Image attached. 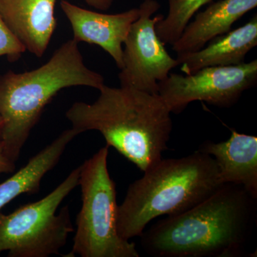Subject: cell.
I'll return each mask as SVG.
<instances>
[{"label": "cell", "instance_id": "obj_1", "mask_svg": "<svg viewBox=\"0 0 257 257\" xmlns=\"http://www.w3.org/2000/svg\"><path fill=\"white\" fill-rule=\"evenodd\" d=\"M256 197L225 184L192 209L145 230L142 248L155 257H239L256 221Z\"/></svg>", "mask_w": 257, "mask_h": 257}, {"label": "cell", "instance_id": "obj_2", "mask_svg": "<svg viewBox=\"0 0 257 257\" xmlns=\"http://www.w3.org/2000/svg\"><path fill=\"white\" fill-rule=\"evenodd\" d=\"M92 104L77 101L66 112L72 128L79 134L95 130L145 172L162 159L172 130L170 109L159 94L134 88L105 84Z\"/></svg>", "mask_w": 257, "mask_h": 257}, {"label": "cell", "instance_id": "obj_3", "mask_svg": "<svg viewBox=\"0 0 257 257\" xmlns=\"http://www.w3.org/2000/svg\"><path fill=\"white\" fill-rule=\"evenodd\" d=\"M144 172L117 207L116 230L127 241L140 236L159 216L182 214L225 184L215 160L200 150L182 158L161 159Z\"/></svg>", "mask_w": 257, "mask_h": 257}, {"label": "cell", "instance_id": "obj_4", "mask_svg": "<svg viewBox=\"0 0 257 257\" xmlns=\"http://www.w3.org/2000/svg\"><path fill=\"white\" fill-rule=\"evenodd\" d=\"M78 42H64L41 67L16 73L0 74V116L3 120L0 143L5 155L16 162L42 111L60 90L84 86L99 89L101 74L85 65Z\"/></svg>", "mask_w": 257, "mask_h": 257}, {"label": "cell", "instance_id": "obj_5", "mask_svg": "<svg viewBox=\"0 0 257 257\" xmlns=\"http://www.w3.org/2000/svg\"><path fill=\"white\" fill-rule=\"evenodd\" d=\"M109 147L106 145L79 166L82 207L67 256H140L136 244L120 237L116 230L118 205L116 185L108 171Z\"/></svg>", "mask_w": 257, "mask_h": 257}, {"label": "cell", "instance_id": "obj_6", "mask_svg": "<svg viewBox=\"0 0 257 257\" xmlns=\"http://www.w3.org/2000/svg\"><path fill=\"white\" fill-rule=\"evenodd\" d=\"M80 167L46 197L18 208L10 214L0 212V253L8 257H48L60 254L74 231L68 206L57 214L61 203L79 184Z\"/></svg>", "mask_w": 257, "mask_h": 257}, {"label": "cell", "instance_id": "obj_7", "mask_svg": "<svg viewBox=\"0 0 257 257\" xmlns=\"http://www.w3.org/2000/svg\"><path fill=\"white\" fill-rule=\"evenodd\" d=\"M256 82L257 60H254L238 65L204 67L189 75L170 74L159 83L158 94L171 113L175 114L195 101L228 108Z\"/></svg>", "mask_w": 257, "mask_h": 257}, {"label": "cell", "instance_id": "obj_8", "mask_svg": "<svg viewBox=\"0 0 257 257\" xmlns=\"http://www.w3.org/2000/svg\"><path fill=\"white\" fill-rule=\"evenodd\" d=\"M160 8L156 0H145L139 8V18L132 24L124 43L120 86L158 94L159 83L179 66L157 35L155 27L164 17L153 15Z\"/></svg>", "mask_w": 257, "mask_h": 257}, {"label": "cell", "instance_id": "obj_9", "mask_svg": "<svg viewBox=\"0 0 257 257\" xmlns=\"http://www.w3.org/2000/svg\"><path fill=\"white\" fill-rule=\"evenodd\" d=\"M60 6L72 26V39L98 45L112 57L118 68H122L123 45L132 24L139 18V8L108 15L83 9L67 0H62Z\"/></svg>", "mask_w": 257, "mask_h": 257}, {"label": "cell", "instance_id": "obj_10", "mask_svg": "<svg viewBox=\"0 0 257 257\" xmlns=\"http://www.w3.org/2000/svg\"><path fill=\"white\" fill-rule=\"evenodd\" d=\"M57 0H0V15L30 53L42 57L57 27Z\"/></svg>", "mask_w": 257, "mask_h": 257}, {"label": "cell", "instance_id": "obj_11", "mask_svg": "<svg viewBox=\"0 0 257 257\" xmlns=\"http://www.w3.org/2000/svg\"><path fill=\"white\" fill-rule=\"evenodd\" d=\"M199 150L215 160L223 184L242 186L257 198V138L231 131L226 141L207 143Z\"/></svg>", "mask_w": 257, "mask_h": 257}, {"label": "cell", "instance_id": "obj_12", "mask_svg": "<svg viewBox=\"0 0 257 257\" xmlns=\"http://www.w3.org/2000/svg\"><path fill=\"white\" fill-rule=\"evenodd\" d=\"M256 45V14L241 28L214 37L201 50L177 55L176 60L181 65V71L189 75L204 67L242 64Z\"/></svg>", "mask_w": 257, "mask_h": 257}, {"label": "cell", "instance_id": "obj_13", "mask_svg": "<svg viewBox=\"0 0 257 257\" xmlns=\"http://www.w3.org/2000/svg\"><path fill=\"white\" fill-rule=\"evenodd\" d=\"M256 6L257 0H219L213 3L196 15L172 45V50L177 55L201 50L214 37L229 32L236 21Z\"/></svg>", "mask_w": 257, "mask_h": 257}, {"label": "cell", "instance_id": "obj_14", "mask_svg": "<svg viewBox=\"0 0 257 257\" xmlns=\"http://www.w3.org/2000/svg\"><path fill=\"white\" fill-rule=\"evenodd\" d=\"M79 135L74 128L65 130L30 159L26 165L0 184V212L21 194L38 192L43 177L55 168L69 144Z\"/></svg>", "mask_w": 257, "mask_h": 257}, {"label": "cell", "instance_id": "obj_15", "mask_svg": "<svg viewBox=\"0 0 257 257\" xmlns=\"http://www.w3.org/2000/svg\"><path fill=\"white\" fill-rule=\"evenodd\" d=\"M211 0H168L167 17L157 23L155 30L165 45H173L182 35L191 19Z\"/></svg>", "mask_w": 257, "mask_h": 257}, {"label": "cell", "instance_id": "obj_16", "mask_svg": "<svg viewBox=\"0 0 257 257\" xmlns=\"http://www.w3.org/2000/svg\"><path fill=\"white\" fill-rule=\"evenodd\" d=\"M26 48L15 36L0 15V57L6 56L10 62L20 60Z\"/></svg>", "mask_w": 257, "mask_h": 257}, {"label": "cell", "instance_id": "obj_17", "mask_svg": "<svg viewBox=\"0 0 257 257\" xmlns=\"http://www.w3.org/2000/svg\"><path fill=\"white\" fill-rule=\"evenodd\" d=\"M15 162H13L5 155L3 145L0 143V175L14 172Z\"/></svg>", "mask_w": 257, "mask_h": 257}, {"label": "cell", "instance_id": "obj_18", "mask_svg": "<svg viewBox=\"0 0 257 257\" xmlns=\"http://www.w3.org/2000/svg\"><path fill=\"white\" fill-rule=\"evenodd\" d=\"M89 6L101 11H106L111 8L114 0H84Z\"/></svg>", "mask_w": 257, "mask_h": 257}, {"label": "cell", "instance_id": "obj_19", "mask_svg": "<svg viewBox=\"0 0 257 257\" xmlns=\"http://www.w3.org/2000/svg\"><path fill=\"white\" fill-rule=\"evenodd\" d=\"M3 119H2L1 116H0V140H1L2 133H3Z\"/></svg>", "mask_w": 257, "mask_h": 257}]
</instances>
